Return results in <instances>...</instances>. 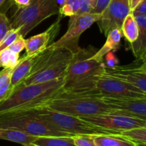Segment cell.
Here are the masks:
<instances>
[{
    "label": "cell",
    "mask_w": 146,
    "mask_h": 146,
    "mask_svg": "<svg viewBox=\"0 0 146 146\" xmlns=\"http://www.w3.org/2000/svg\"><path fill=\"white\" fill-rule=\"evenodd\" d=\"M93 46L81 48L74 54L64 76V90L74 92H88L95 90L97 79L105 71L104 62L91 59L97 52Z\"/></svg>",
    "instance_id": "6da1fadb"
},
{
    "label": "cell",
    "mask_w": 146,
    "mask_h": 146,
    "mask_svg": "<svg viewBox=\"0 0 146 146\" xmlns=\"http://www.w3.org/2000/svg\"><path fill=\"white\" fill-rule=\"evenodd\" d=\"M64 77L38 84L19 86L0 102V115L16 114L39 105L64 91Z\"/></svg>",
    "instance_id": "7a4b0ae2"
},
{
    "label": "cell",
    "mask_w": 146,
    "mask_h": 146,
    "mask_svg": "<svg viewBox=\"0 0 146 146\" xmlns=\"http://www.w3.org/2000/svg\"><path fill=\"white\" fill-rule=\"evenodd\" d=\"M100 96L101 94L96 90L88 92H74L64 90L33 109L46 108L78 117L111 113V110L103 102Z\"/></svg>",
    "instance_id": "3957f363"
},
{
    "label": "cell",
    "mask_w": 146,
    "mask_h": 146,
    "mask_svg": "<svg viewBox=\"0 0 146 146\" xmlns=\"http://www.w3.org/2000/svg\"><path fill=\"white\" fill-rule=\"evenodd\" d=\"M73 55L74 54L67 49L54 47L50 44L34 57L29 75L16 87L64 77Z\"/></svg>",
    "instance_id": "277c9868"
},
{
    "label": "cell",
    "mask_w": 146,
    "mask_h": 146,
    "mask_svg": "<svg viewBox=\"0 0 146 146\" xmlns=\"http://www.w3.org/2000/svg\"><path fill=\"white\" fill-rule=\"evenodd\" d=\"M23 114L44 121L58 130L69 133L73 135H109L119 134L112 130L102 128L85 121L81 117H74L46 108H37L23 113ZM2 115V114H1ZM14 115V114H7Z\"/></svg>",
    "instance_id": "5b68a950"
},
{
    "label": "cell",
    "mask_w": 146,
    "mask_h": 146,
    "mask_svg": "<svg viewBox=\"0 0 146 146\" xmlns=\"http://www.w3.org/2000/svg\"><path fill=\"white\" fill-rule=\"evenodd\" d=\"M58 11L56 0H31L27 7L17 8L9 20L12 28L20 27V35L24 37L41 21L58 14Z\"/></svg>",
    "instance_id": "8992f818"
},
{
    "label": "cell",
    "mask_w": 146,
    "mask_h": 146,
    "mask_svg": "<svg viewBox=\"0 0 146 146\" xmlns=\"http://www.w3.org/2000/svg\"><path fill=\"white\" fill-rule=\"evenodd\" d=\"M0 127L14 129L36 137H71L74 136L60 131L39 119L23 114L0 115Z\"/></svg>",
    "instance_id": "52a82bcc"
},
{
    "label": "cell",
    "mask_w": 146,
    "mask_h": 146,
    "mask_svg": "<svg viewBox=\"0 0 146 146\" xmlns=\"http://www.w3.org/2000/svg\"><path fill=\"white\" fill-rule=\"evenodd\" d=\"M101 18V14H88L74 15L70 17L66 32L55 42L51 44L54 47H62L71 51L73 54L81 49L79 40L81 34L88 29L93 24L97 22Z\"/></svg>",
    "instance_id": "ba28073f"
},
{
    "label": "cell",
    "mask_w": 146,
    "mask_h": 146,
    "mask_svg": "<svg viewBox=\"0 0 146 146\" xmlns=\"http://www.w3.org/2000/svg\"><path fill=\"white\" fill-rule=\"evenodd\" d=\"M80 117L94 125L117 132L119 134L121 131L125 130L146 127V120L115 113H102Z\"/></svg>",
    "instance_id": "9c48e42d"
},
{
    "label": "cell",
    "mask_w": 146,
    "mask_h": 146,
    "mask_svg": "<svg viewBox=\"0 0 146 146\" xmlns=\"http://www.w3.org/2000/svg\"><path fill=\"white\" fill-rule=\"evenodd\" d=\"M100 98L111 109V113L146 120V97H113L101 94Z\"/></svg>",
    "instance_id": "30bf717a"
},
{
    "label": "cell",
    "mask_w": 146,
    "mask_h": 146,
    "mask_svg": "<svg viewBox=\"0 0 146 146\" xmlns=\"http://www.w3.org/2000/svg\"><path fill=\"white\" fill-rule=\"evenodd\" d=\"M95 90L104 95L145 98L146 93L136 87L103 73L96 82Z\"/></svg>",
    "instance_id": "8fae6325"
},
{
    "label": "cell",
    "mask_w": 146,
    "mask_h": 146,
    "mask_svg": "<svg viewBox=\"0 0 146 146\" xmlns=\"http://www.w3.org/2000/svg\"><path fill=\"white\" fill-rule=\"evenodd\" d=\"M131 13L128 0H111L97 21L100 31L106 37L114 29L121 30L123 21Z\"/></svg>",
    "instance_id": "7c38bea8"
},
{
    "label": "cell",
    "mask_w": 146,
    "mask_h": 146,
    "mask_svg": "<svg viewBox=\"0 0 146 146\" xmlns=\"http://www.w3.org/2000/svg\"><path fill=\"white\" fill-rule=\"evenodd\" d=\"M104 74L135 86L146 93V62L117 65L112 68L106 67Z\"/></svg>",
    "instance_id": "4fadbf2b"
},
{
    "label": "cell",
    "mask_w": 146,
    "mask_h": 146,
    "mask_svg": "<svg viewBox=\"0 0 146 146\" xmlns=\"http://www.w3.org/2000/svg\"><path fill=\"white\" fill-rule=\"evenodd\" d=\"M61 19L62 17L58 14L55 22L53 23L44 32L26 40V55L35 57L52 44L53 40L59 32Z\"/></svg>",
    "instance_id": "5bb4252c"
},
{
    "label": "cell",
    "mask_w": 146,
    "mask_h": 146,
    "mask_svg": "<svg viewBox=\"0 0 146 146\" xmlns=\"http://www.w3.org/2000/svg\"><path fill=\"white\" fill-rule=\"evenodd\" d=\"M138 27V36L134 42L130 44L137 60L146 62V15L134 16Z\"/></svg>",
    "instance_id": "9a60e30c"
},
{
    "label": "cell",
    "mask_w": 146,
    "mask_h": 146,
    "mask_svg": "<svg viewBox=\"0 0 146 146\" xmlns=\"http://www.w3.org/2000/svg\"><path fill=\"white\" fill-rule=\"evenodd\" d=\"M122 31L119 29H114L111 30L106 36V41L100 50L91 56V58L98 62L104 61V56L108 52L118 50L121 45V40L122 37Z\"/></svg>",
    "instance_id": "2e32d148"
},
{
    "label": "cell",
    "mask_w": 146,
    "mask_h": 146,
    "mask_svg": "<svg viewBox=\"0 0 146 146\" xmlns=\"http://www.w3.org/2000/svg\"><path fill=\"white\" fill-rule=\"evenodd\" d=\"M35 57L24 56L21 60H19L17 65L13 69L10 82L14 90L17 86L19 85L29 75Z\"/></svg>",
    "instance_id": "e0dca14e"
},
{
    "label": "cell",
    "mask_w": 146,
    "mask_h": 146,
    "mask_svg": "<svg viewBox=\"0 0 146 146\" xmlns=\"http://www.w3.org/2000/svg\"><path fill=\"white\" fill-rule=\"evenodd\" d=\"M91 137L96 146H138L120 134L91 135Z\"/></svg>",
    "instance_id": "ac0fdd59"
},
{
    "label": "cell",
    "mask_w": 146,
    "mask_h": 146,
    "mask_svg": "<svg viewBox=\"0 0 146 146\" xmlns=\"http://www.w3.org/2000/svg\"><path fill=\"white\" fill-rule=\"evenodd\" d=\"M38 137L30 135L19 130L0 127V139L19 143L22 146H29Z\"/></svg>",
    "instance_id": "d6986e66"
},
{
    "label": "cell",
    "mask_w": 146,
    "mask_h": 146,
    "mask_svg": "<svg viewBox=\"0 0 146 146\" xmlns=\"http://www.w3.org/2000/svg\"><path fill=\"white\" fill-rule=\"evenodd\" d=\"M121 31L129 43L134 42L138 36V27L135 17L131 13L126 16L121 26Z\"/></svg>",
    "instance_id": "ffe728a7"
},
{
    "label": "cell",
    "mask_w": 146,
    "mask_h": 146,
    "mask_svg": "<svg viewBox=\"0 0 146 146\" xmlns=\"http://www.w3.org/2000/svg\"><path fill=\"white\" fill-rule=\"evenodd\" d=\"M29 146H76L72 137H38Z\"/></svg>",
    "instance_id": "44dd1931"
},
{
    "label": "cell",
    "mask_w": 146,
    "mask_h": 146,
    "mask_svg": "<svg viewBox=\"0 0 146 146\" xmlns=\"http://www.w3.org/2000/svg\"><path fill=\"white\" fill-rule=\"evenodd\" d=\"M120 135L137 145H146V127H135L123 130L120 133Z\"/></svg>",
    "instance_id": "7402d4cb"
},
{
    "label": "cell",
    "mask_w": 146,
    "mask_h": 146,
    "mask_svg": "<svg viewBox=\"0 0 146 146\" xmlns=\"http://www.w3.org/2000/svg\"><path fill=\"white\" fill-rule=\"evenodd\" d=\"M19 61V54H17L8 48L0 52V67L14 68Z\"/></svg>",
    "instance_id": "603a6c76"
},
{
    "label": "cell",
    "mask_w": 146,
    "mask_h": 146,
    "mask_svg": "<svg viewBox=\"0 0 146 146\" xmlns=\"http://www.w3.org/2000/svg\"><path fill=\"white\" fill-rule=\"evenodd\" d=\"M78 7H79L78 0H66L64 6L59 8L58 14H60L62 17H71L77 14Z\"/></svg>",
    "instance_id": "cb8c5ba5"
},
{
    "label": "cell",
    "mask_w": 146,
    "mask_h": 146,
    "mask_svg": "<svg viewBox=\"0 0 146 146\" xmlns=\"http://www.w3.org/2000/svg\"><path fill=\"white\" fill-rule=\"evenodd\" d=\"M20 27L12 28L7 33L4 38L0 42V52L6 48H8L20 36Z\"/></svg>",
    "instance_id": "d4e9b609"
},
{
    "label": "cell",
    "mask_w": 146,
    "mask_h": 146,
    "mask_svg": "<svg viewBox=\"0 0 146 146\" xmlns=\"http://www.w3.org/2000/svg\"><path fill=\"white\" fill-rule=\"evenodd\" d=\"M72 138L76 146H96L91 135H77L73 136Z\"/></svg>",
    "instance_id": "484cf974"
},
{
    "label": "cell",
    "mask_w": 146,
    "mask_h": 146,
    "mask_svg": "<svg viewBox=\"0 0 146 146\" xmlns=\"http://www.w3.org/2000/svg\"><path fill=\"white\" fill-rule=\"evenodd\" d=\"M12 29L9 19L5 13L0 12V42L9 30Z\"/></svg>",
    "instance_id": "4316f807"
},
{
    "label": "cell",
    "mask_w": 146,
    "mask_h": 146,
    "mask_svg": "<svg viewBox=\"0 0 146 146\" xmlns=\"http://www.w3.org/2000/svg\"><path fill=\"white\" fill-rule=\"evenodd\" d=\"M26 47V40L24 39V37H23L22 36L20 35L9 47H8V49L9 50H11V52L14 53H17V54H19L21 51L25 49Z\"/></svg>",
    "instance_id": "83f0119b"
},
{
    "label": "cell",
    "mask_w": 146,
    "mask_h": 146,
    "mask_svg": "<svg viewBox=\"0 0 146 146\" xmlns=\"http://www.w3.org/2000/svg\"><path fill=\"white\" fill-rule=\"evenodd\" d=\"M105 60L106 62L105 65L106 67L108 68H112V67H115V66L118 65V60L116 57V56L114 54L113 52L111 51L107 53L105 56Z\"/></svg>",
    "instance_id": "f1b7e54d"
},
{
    "label": "cell",
    "mask_w": 146,
    "mask_h": 146,
    "mask_svg": "<svg viewBox=\"0 0 146 146\" xmlns=\"http://www.w3.org/2000/svg\"><path fill=\"white\" fill-rule=\"evenodd\" d=\"M14 68L3 69L0 72V88L11 80V72Z\"/></svg>",
    "instance_id": "f546056e"
},
{
    "label": "cell",
    "mask_w": 146,
    "mask_h": 146,
    "mask_svg": "<svg viewBox=\"0 0 146 146\" xmlns=\"http://www.w3.org/2000/svg\"><path fill=\"white\" fill-rule=\"evenodd\" d=\"M78 1H79V7H78V12L76 15H81V14L91 12L93 7L88 0H78Z\"/></svg>",
    "instance_id": "4dcf8cb0"
},
{
    "label": "cell",
    "mask_w": 146,
    "mask_h": 146,
    "mask_svg": "<svg viewBox=\"0 0 146 146\" xmlns=\"http://www.w3.org/2000/svg\"><path fill=\"white\" fill-rule=\"evenodd\" d=\"M110 1L111 0H96L95 7L93 9L91 13L101 14L103 11L105 10V9L106 8L107 6L108 5Z\"/></svg>",
    "instance_id": "1f68e13d"
},
{
    "label": "cell",
    "mask_w": 146,
    "mask_h": 146,
    "mask_svg": "<svg viewBox=\"0 0 146 146\" xmlns=\"http://www.w3.org/2000/svg\"><path fill=\"white\" fill-rule=\"evenodd\" d=\"M13 92H14V89H13L10 82L1 87L0 88V102H2L3 100H6Z\"/></svg>",
    "instance_id": "d6a6232c"
},
{
    "label": "cell",
    "mask_w": 146,
    "mask_h": 146,
    "mask_svg": "<svg viewBox=\"0 0 146 146\" xmlns=\"http://www.w3.org/2000/svg\"><path fill=\"white\" fill-rule=\"evenodd\" d=\"M131 13L133 16L146 15V0H142Z\"/></svg>",
    "instance_id": "836d02e7"
},
{
    "label": "cell",
    "mask_w": 146,
    "mask_h": 146,
    "mask_svg": "<svg viewBox=\"0 0 146 146\" xmlns=\"http://www.w3.org/2000/svg\"><path fill=\"white\" fill-rule=\"evenodd\" d=\"M31 0H10V2L15 4L17 8H24L29 5Z\"/></svg>",
    "instance_id": "e575fe53"
},
{
    "label": "cell",
    "mask_w": 146,
    "mask_h": 146,
    "mask_svg": "<svg viewBox=\"0 0 146 146\" xmlns=\"http://www.w3.org/2000/svg\"><path fill=\"white\" fill-rule=\"evenodd\" d=\"M141 1H142V0H128L131 12L134 9H135V7H136V6L138 5Z\"/></svg>",
    "instance_id": "d590c367"
},
{
    "label": "cell",
    "mask_w": 146,
    "mask_h": 146,
    "mask_svg": "<svg viewBox=\"0 0 146 146\" xmlns=\"http://www.w3.org/2000/svg\"><path fill=\"white\" fill-rule=\"evenodd\" d=\"M65 1L66 0H56V2L57 3V4H58V6L59 7V8H61V7L64 6Z\"/></svg>",
    "instance_id": "8d00e7d4"
},
{
    "label": "cell",
    "mask_w": 146,
    "mask_h": 146,
    "mask_svg": "<svg viewBox=\"0 0 146 146\" xmlns=\"http://www.w3.org/2000/svg\"><path fill=\"white\" fill-rule=\"evenodd\" d=\"M88 1L91 4V5L92 6L93 9H94L96 5V0H88Z\"/></svg>",
    "instance_id": "74e56055"
},
{
    "label": "cell",
    "mask_w": 146,
    "mask_h": 146,
    "mask_svg": "<svg viewBox=\"0 0 146 146\" xmlns=\"http://www.w3.org/2000/svg\"><path fill=\"white\" fill-rule=\"evenodd\" d=\"M5 1L6 0H0V7H1V6L2 5L4 2H5Z\"/></svg>",
    "instance_id": "f35d334b"
}]
</instances>
